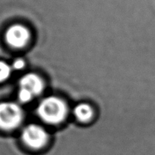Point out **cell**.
I'll use <instances>...</instances> for the list:
<instances>
[{
    "label": "cell",
    "mask_w": 155,
    "mask_h": 155,
    "mask_svg": "<svg viewBox=\"0 0 155 155\" xmlns=\"http://www.w3.org/2000/svg\"><path fill=\"white\" fill-rule=\"evenodd\" d=\"M35 97L28 91L24 89L20 88L18 91V99L22 103H28V102L32 101Z\"/></svg>",
    "instance_id": "8"
},
{
    "label": "cell",
    "mask_w": 155,
    "mask_h": 155,
    "mask_svg": "<svg viewBox=\"0 0 155 155\" xmlns=\"http://www.w3.org/2000/svg\"><path fill=\"white\" fill-rule=\"evenodd\" d=\"M12 69L14 70H22V68H24L25 67V61L22 60V59H17L13 62L12 64Z\"/></svg>",
    "instance_id": "9"
},
{
    "label": "cell",
    "mask_w": 155,
    "mask_h": 155,
    "mask_svg": "<svg viewBox=\"0 0 155 155\" xmlns=\"http://www.w3.org/2000/svg\"><path fill=\"white\" fill-rule=\"evenodd\" d=\"M22 139L28 148L32 149H42L49 140L48 131L38 124H31L23 129Z\"/></svg>",
    "instance_id": "3"
},
{
    "label": "cell",
    "mask_w": 155,
    "mask_h": 155,
    "mask_svg": "<svg viewBox=\"0 0 155 155\" xmlns=\"http://www.w3.org/2000/svg\"><path fill=\"white\" fill-rule=\"evenodd\" d=\"M30 39L31 32L29 29L22 24H13L5 32V40L12 48H24L28 44Z\"/></svg>",
    "instance_id": "4"
},
{
    "label": "cell",
    "mask_w": 155,
    "mask_h": 155,
    "mask_svg": "<svg viewBox=\"0 0 155 155\" xmlns=\"http://www.w3.org/2000/svg\"><path fill=\"white\" fill-rule=\"evenodd\" d=\"M12 67L8 64L0 61V82L6 81L12 72Z\"/></svg>",
    "instance_id": "7"
},
{
    "label": "cell",
    "mask_w": 155,
    "mask_h": 155,
    "mask_svg": "<svg viewBox=\"0 0 155 155\" xmlns=\"http://www.w3.org/2000/svg\"><path fill=\"white\" fill-rule=\"evenodd\" d=\"M20 88L29 91L34 97L41 95L44 90V81L35 73H28L19 81Z\"/></svg>",
    "instance_id": "5"
},
{
    "label": "cell",
    "mask_w": 155,
    "mask_h": 155,
    "mask_svg": "<svg viewBox=\"0 0 155 155\" xmlns=\"http://www.w3.org/2000/svg\"><path fill=\"white\" fill-rule=\"evenodd\" d=\"M23 110L14 102L0 103V129L11 130L20 125L23 120Z\"/></svg>",
    "instance_id": "2"
},
{
    "label": "cell",
    "mask_w": 155,
    "mask_h": 155,
    "mask_svg": "<svg viewBox=\"0 0 155 155\" xmlns=\"http://www.w3.org/2000/svg\"><path fill=\"white\" fill-rule=\"evenodd\" d=\"M73 114L79 123L88 124L94 118L95 110L87 102L79 103L73 109Z\"/></svg>",
    "instance_id": "6"
},
{
    "label": "cell",
    "mask_w": 155,
    "mask_h": 155,
    "mask_svg": "<svg viewBox=\"0 0 155 155\" xmlns=\"http://www.w3.org/2000/svg\"><path fill=\"white\" fill-rule=\"evenodd\" d=\"M37 114L46 124L58 125L66 120L68 114V106L63 99L54 95L48 96L38 104Z\"/></svg>",
    "instance_id": "1"
}]
</instances>
